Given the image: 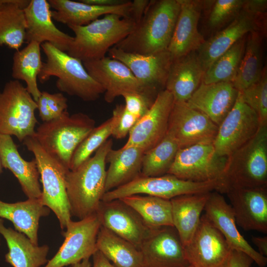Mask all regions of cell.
Returning <instances> with one entry per match:
<instances>
[{"mask_svg":"<svg viewBox=\"0 0 267 267\" xmlns=\"http://www.w3.org/2000/svg\"><path fill=\"white\" fill-rule=\"evenodd\" d=\"M180 10L179 0H151L133 30L114 47L149 55L167 50Z\"/></svg>","mask_w":267,"mask_h":267,"instance_id":"1","label":"cell"},{"mask_svg":"<svg viewBox=\"0 0 267 267\" xmlns=\"http://www.w3.org/2000/svg\"><path fill=\"white\" fill-rule=\"evenodd\" d=\"M112 144V139H108L93 156L66 173V192L71 214L79 220L96 213L105 193L106 158Z\"/></svg>","mask_w":267,"mask_h":267,"instance_id":"2","label":"cell"},{"mask_svg":"<svg viewBox=\"0 0 267 267\" xmlns=\"http://www.w3.org/2000/svg\"><path fill=\"white\" fill-rule=\"evenodd\" d=\"M41 47L46 57L38 77L41 83L47 81L52 76L56 77V87L58 90L85 101H95L104 93L102 87L89 74L81 60L48 42L42 44Z\"/></svg>","mask_w":267,"mask_h":267,"instance_id":"3","label":"cell"},{"mask_svg":"<svg viewBox=\"0 0 267 267\" xmlns=\"http://www.w3.org/2000/svg\"><path fill=\"white\" fill-rule=\"evenodd\" d=\"M135 25L130 18L109 14L86 25L68 26L75 36L67 53L82 62L103 58Z\"/></svg>","mask_w":267,"mask_h":267,"instance_id":"4","label":"cell"},{"mask_svg":"<svg viewBox=\"0 0 267 267\" xmlns=\"http://www.w3.org/2000/svg\"><path fill=\"white\" fill-rule=\"evenodd\" d=\"M95 125V121L86 114L70 115L66 111L57 118L43 122L34 136L47 153L69 170L74 151Z\"/></svg>","mask_w":267,"mask_h":267,"instance_id":"5","label":"cell"},{"mask_svg":"<svg viewBox=\"0 0 267 267\" xmlns=\"http://www.w3.org/2000/svg\"><path fill=\"white\" fill-rule=\"evenodd\" d=\"M222 180L225 192L229 187L267 186V125L227 157Z\"/></svg>","mask_w":267,"mask_h":267,"instance_id":"6","label":"cell"},{"mask_svg":"<svg viewBox=\"0 0 267 267\" xmlns=\"http://www.w3.org/2000/svg\"><path fill=\"white\" fill-rule=\"evenodd\" d=\"M23 142L36 161L42 184L41 202L55 214L61 228L65 229L72 220L66 187V175L69 170L47 153L34 136Z\"/></svg>","mask_w":267,"mask_h":267,"instance_id":"7","label":"cell"},{"mask_svg":"<svg viewBox=\"0 0 267 267\" xmlns=\"http://www.w3.org/2000/svg\"><path fill=\"white\" fill-rule=\"evenodd\" d=\"M223 187L221 179L206 182L185 180L167 174L158 177L140 175L132 181L104 193L101 201H109L134 195L145 194L171 200L189 194L222 192Z\"/></svg>","mask_w":267,"mask_h":267,"instance_id":"8","label":"cell"},{"mask_svg":"<svg viewBox=\"0 0 267 267\" xmlns=\"http://www.w3.org/2000/svg\"><path fill=\"white\" fill-rule=\"evenodd\" d=\"M36 102L18 80H10L0 91V134L20 142L35 134Z\"/></svg>","mask_w":267,"mask_h":267,"instance_id":"9","label":"cell"},{"mask_svg":"<svg viewBox=\"0 0 267 267\" xmlns=\"http://www.w3.org/2000/svg\"><path fill=\"white\" fill-rule=\"evenodd\" d=\"M227 159L213 142L196 144L178 149L168 174L194 182L222 179Z\"/></svg>","mask_w":267,"mask_h":267,"instance_id":"10","label":"cell"},{"mask_svg":"<svg viewBox=\"0 0 267 267\" xmlns=\"http://www.w3.org/2000/svg\"><path fill=\"white\" fill-rule=\"evenodd\" d=\"M101 226L96 214L78 221L71 220L62 232L63 244L44 267H64L89 259L98 250L96 241Z\"/></svg>","mask_w":267,"mask_h":267,"instance_id":"11","label":"cell"},{"mask_svg":"<svg viewBox=\"0 0 267 267\" xmlns=\"http://www.w3.org/2000/svg\"><path fill=\"white\" fill-rule=\"evenodd\" d=\"M260 127L256 113L243 100L241 93L218 127L213 142L218 154L227 157L251 139Z\"/></svg>","mask_w":267,"mask_h":267,"instance_id":"12","label":"cell"},{"mask_svg":"<svg viewBox=\"0 0 267 267\" xmlns=\"http://www.w3.org/2000/svg\"><path fill=\"white\" fill-rule=\"evenodd\" d=\"M109 57L118 59L131 70L143 91L155 97L165 89L173 58L167 50L149 55L125 52L114 46Z\"/></svg>","mask_w":267,"mask_h":267,"instance_id":"13","label":"cell"},{"mask_svg":"<svg viewBox=\"0 0 267 267\" xmlns=\"http://www.w3.org/2000/svg\"><path fill=\"white\" fill-rule=\"evenodd\" d=\"M218 130V126L202 112L186 102H174L167 133L175 140L179 148L213 142Z\"/></svg>","mask_w":267,"mask_h":267,"instance_id":"14","label":"cell"},{"mask_svg":"<svg viewBox=\"0 0 267 267\" xmlns=\"http://www.w3.org/2000/svg\"><path fill=\"white\" fill-rule=\"evenodd\" d=\"M184 249L189 265L193 267H222L232 250L205 214Z\"/></svg>","mask_w":267,"mask_h":267,"instance_id":"15","label":"cell"},{"mask_svg":"<svg viewBox=\"0 0 267 267\" xmlns=\"http://www.w3.org/2000/svg\"><path fill=\"white\" fill-rule=\"evenodd\" d=\"M265 15H257L243 9L224 29L218 31L196 51L205 71L220 56L234 44L253 31L266 32Z\"/></svg>","mask_w":267,"mask_h":267,"instance_id":"16","label":"cell"},{"mask_svg":"<svg viewBox=\"0 0 267 267\" xmlns=\"http://www.w3.org/2000/svg\"><path fill=\"white\" fill-rule=\"evenodd\" d=\"M174 102L173 96L167 89L159 92L149 110L129 133L124 146L137 147L145 153L160 142L167 134Z\"/></svg>","mask_w":267,"mask_h":267,"instance_id":"17","label":"cell"},{"mask_svg":"<svg viewBox=\"0 0 267 267\" xmlns=\"http://www.w3.org/2000/svg\"><path fill=\"white\" fill-rule=\"evenodd\" d=\"M143 267H181L189 265L184 246L175 228H153L139 248Z\"/></svg>","mask_w":267,"mask_h":267,"instance_id":"18","label":"cell"},{"mask_svg":"<svg viewBox=\"0 0 267 267\" xmlns=\"http://www.w3.org/2000/svg\"><path fill=\"white\" fill-rule=\"evenodd\" d=\"M101 226L139 248L153 228L121 199L101 201L96 212Z\"/></svg>","mask_w":267,"mask_h":267,"instance_id":"19","label":"cell"},{"mask_svg":"<svg viewBox=\"0 0 267 267\" xmlns=\"http://www.w3.org/2000/svg\"><path fill=\"white\" fill-rule=\"evenodd\" d=\"M83 63L89 74L104 89V100L107 103H112L127 92H143L129 68L118 59L105 56Z\"/></svg>","mask_w":267,"mask_h":267,"instance_id":"20","label":"cell"},{"mask_svg":"<svg viewBox=\"0 0 267 267\" xmlns=\"http://www.w3.org/2000/svg\"><path fill=\"white\" fill-rule=\"evenodd\" d=\"M225 193L230 202L237 225L245 230L267 233V186L229 187Z\"/></svg>","mask_w":267,"mask_h":267,"instance_id":"21","label":"cell"},{"mask_svg":"<svg viewBox=\"0 0 267 267\" xmlns=\"http://www.w3.org/2000/svg\"><path fill=\"white\" fill-rule=\"evenodd\" d=\"M204 211L206 217L222 234L232 249L246 254L259 267L267 265V258L255 250L239 231L230 205L219 192L210 193Z\"/></svg>","mask_w":267,"mask_h":267,"instance_id":"22","label":"cell"},{"mask_svg":"<svg viewBox=\"0 0 267 267\" xmlns=\"http://www.w3.org/2000/svg\"><path fill=\"white\" fill-rule=\"evenodd\" d=\"M179 12L167 48L173 60L197 51L205 41L198 29L204 1L179 0Z\"/></svg>","mask_w":267,"mask_h":267,"instance_id":"23","label":"cell"},{"mask_svg":"<svg viewBox=\"0 0 267 267\" xmlns=\"http://www.w3.org/2000/svg\"><path fill=\"white\" fill-rule=\"evenodd\" d=\"M27 23L25 42L40 44L48 42L63 51H67L74 37L58 29L52 21L50 5L46 0H30L24 9Z\"/></svg>","mask_w":267,"mask_h":267,"instance_id":"24","label":"cell"},{"mask_svg":"<svg viewBox=\"0 0 267 267\" xmlns=\"http://www.w3.org/2000/svg\"><path fill=\"white\" fill-rule=\"evenodd\" d=\"M238 94L231 82L210 84L202 82L186 103L219 127L233 107Z\"/></svg>","mask_w":267,"mask_h":267,"instance_id":"25","label":"cell"},{"mask_svg":"<svg viewBox=\"0 0 267 267\" xmlns=\"http://www.w3.org/2000/svg\"><path fill=\"white\" fill-rule=\"evenodd\" d=\"M204 73L196 51L174 59L165 89L175 102H186L201 84Z\"/></svg>","mask_w":267,"mask_h":267,"instance_id":"26","label":"cell"},{"mask_svg":"<svg viewBox=\"0 0 267 267\" xmlns=\"http://www.w3.org/2000/svg\"><path fill=\"white\" fill-rule=\"evenodd\" d=\"M0 156L3 168L10 170L28 198L39 199L42 189L35 159L30 161L20 155L11 136L0 134Z\"/></svg>","mask_w":267,"mask_h":267,"instance_id":"27","label":"cell"},{"mask_svg":"<svg viewBox=\"0 0 267 267\" xmlns=\"http://www.w3.org/2000/svg\"><path fill=\"white\" fill-rule=\"evenodd\" d=\"M54 9L51 11L52 19L68 26H84L109 14L129 18L131 0L115 6L102 7L70 0H48Z\"/></svg>","mask_w":267,"mask_h":267,"instance_id":"28","label":"cell"},{"mask_svg":"<svg viewBox=\"0 0 267 267\" xmlns=\"http://www.w3.org/2000/svg\"><path fill=\"white\" fill-rule=\"evenodd\" d=\"M211 192L182 195L170 200L173 226L183 246L197 229Z\"/></svg>","mask_w":267,"mask_h":267,"instance_id":"29","label":"cell"},{"mask_svg":"<svg viewBox=\"0 0 267 267\" xmlns=\"http://www.w3.org/2000/svg\"><path fill=\"white\" fill-rule=\"evenodd\" d=\"M144 151L135 146H123L108 152L106 162L109 164L106 172L105 192L132 181L141 175Z\"/></svg>","mask_w":267,"mask_h":267,"instance_id":"30","label":"cell"},{"mask_svg":"<svg viewBox=\"0 0 267 267\" xmlns=\"http://www.w3.org/2000/svg\"><path fill=\"white\" fill-rule=\"evenodd\" d=\"M50 211L43 205L40 198H28L13 203L0 200V218L10 221L15 230L25 235L37 245L40 219L48 216Z\"/></svg>","mask_w":267,"mask_h":267,"instance_id":"31","label":"cell"},{"mask_svg":"<svg viewBox=\"0 0 267 267\" xmlns=\"http://www.w3.org/2000/svg\"><path fill=\"white\" fill-rule=\"evenodd\" d=\"M0 234L5 240L8 252L5 262L13 267H40L46 264L49 251L47 245L34 244L25 235L11 227H6L0 218Z\"/></svg>","mask_w":267,"mask_h":267,"instance_id":"32","label":"cell"},{"mask_svg":"<svg viewBox=\"0 0 267 267\" xmlns=\"http://www.w3.org/2000/svg\"><path fill=\"white\" fill-rule=\"evenodd\" d=\"M266 32L253 31L246 38L245 50L236 75L234 87L242 91L261 79L263 67V39Z\"/></svg>","mask_w":267,"mask_h":267,"instance_id":"33","label":"cell"},{"mask_svg":"<svg viewBox=\"0 0 267 267\" xmlns=\"http://www.w3.org/2000/svg\"><path fill=\"white\" fill-rule=\"evenodd\" d=\"M29 0H5L0 10V46L19 50L25 42L27 23L24 8Z\"/></svg>","mask_w":267,"mask_h":267,"instance_id":"34","label":"cell"},{"mask_svg":"<svg viewBox=\"0 0 267 267\" xmlns=\"http://www.w3.org/2000/svg\"><path fill=\"white\" fill-rule=\"evenodd\" d=\"M96 245L115 267H143L139 249L103 226L99 231Z\"/></svg>","mask_w":267,"mask_h":267,"instance_id":"35","label":"cell"},{"mask_svg":"<svg viewBox=\"0 0 267 267\" xmlns=\"http://www.w3.org/2000/svg\"><path fill=\"white\" fill-rule=\"evenodd\" d=\"M12 77L15 80H22L26 89L36 102L42 92L38 86V77L41 70V44L31 42L22 49L16 51L13 56Z\"/></svg>","mask_w":267,"mask_h":267,"instance_id":"36","label":"cell"},{"mask_svg":"<svg viewBox=\"0 0 267 267\" xmlns=\"http://www.w3.org/2000/svg\"><path fill=\"white\" fill-rule=\"evenodd\" d=\"M120 199L133 209L149 227L173 226L170 200L140 195Z\"/></svg>","mask_w":267,"mask_h":267,"instance_id":"37","label":"cell"},{"mask_svg":"<svg viewBox=\"0 0 267 267\" xmlns=\"http://www.w3.org/2000/svg\"><path fill=\"white\" fill-rule=\"evenodd\" d=\"M246 36L238 41L211 64L205 71L202 83L205 84L232 83L244 54Z\"/></svg>","mask_w":267,"mask_h":267,"instance_id":"38","label":"cell"},{"mask_svg":"<svg viewBox=\"0 0 267 267\" xmlns=\"http://www.w3.org/2000/svg\"><path fill=\"white\" fill-rule=\"evenodd\" d=\"M179 149L175 140L167 133L160 142L144 153L141 175L158 177L168 174Z\"/></svg>","mask_w":267,"mask_h":267,"instance_id":"39","label":"cell"},{"mask_svg":"<svg viewBox=\"0 0 267 267\" xmlns=\"http://www.w3.org/2000/svg\"><path fill=\"white\" fill-rule=\"evenodd\" d=\"M244 1L245 0H204L203 9L208 10V28L219 31L224 25H228L242 11Z\"/></svg>","mask_w":267,"mask_h":267,"instance_id":"40","label":"cell"},{"mask_svg":"<svg viewBox=\"0 0 267 267\" xmlns=\"http://www.w3.org/2000/svg\"><path fill=\"white\" fill-rule=\"evenodd\" d=\"M112 128V117L98 126L95 127L74 151L71 160L69 170L75 169L90 157L92 154L111 136Z\"/></svg>","mask_w":267,"mask_h":267,"instance_id":"41","label":"cell"},{"mask_svg":"<svg viewBox=\"0 0 267 267\" xmlns=\"http://www.w3.org/2000/svg\"><path fill=\"white\" fill-rule=\"evenodd\" d=\"M244 101L257 114L260 126L267 125V71L264 66L260 80L242 91Z\"/></svg>","mask_w":267,"mask_h":267,"instance_id":"42","label":"cell"},{"mask_svg":"<svg viewBox=\"0 0 267 267\" xmlns=\"http://www.w3.org/2000/svg\"><path fill=\"white\" fill-rule=\"evenodd\" d=\"M112 135L116 139H122L129 134L138 118L130 113L124 104H117L113 110Z\"/></svg>","mask_w":267,"mask_h":267,"instance_id":"43","label":"cell"},{"mask_svg":"<svg viewBox=\"0 0 267 267\" xmlns=\"http://www.w3.org/2000/svg\"><path fill=\"white\" fill-rule=\"evenodd\" d=\"M122 96L124 98L126 109L139 119L148 112L156 98L137 91L127 92Z\"/></svg>","mask_w":267,"mask_h":267,"instance_id":"44","label":"cell"},{"mask_svg":"<svg viewBox=\"0 0 267 267\" xmlns=\"http://www.w3.org/2000/svg\"><path fill=\"white\" fill-rule=\"evenodd\" d=\"M46 95L47 104L53 119L60 117L67 111V99L61 92L50 93L47 92Z\"/></svg>","mask_w":267,"mask_h":267,"instance_id":"45","label":"cell"},{"mask_svg":"<svg viewBox=\"0 0 267 267\" xmlns=\"http://www.w3.org/2000/svg\"><path fill=\"white\" fill-rule=\"evenodd\" d=\"M253 262L246 254L232 249L222 267H251Z\"/></svg>","mask_w":267,"mask_h":267,"instance_id":"46","label":"cell"},{"mask_svg":"<svg viewBox=\"0 0 267 267\" xmlns=\"http://www.w3.org/2000/svg\"><path fill=\"white\" fill-rule=\"evenodd\" d=\"M149 1V0L131 1L129 18L133 20L137 24L142 18Z\"/></svg>","mask_w":267,"mask_h":267,"instance_id":"47","label":"cell"},{"mask_svg":"<svg viewBox=\"0 0 267 267\" xmlns=\"http://www.w3.org/2000/svg\"><path fill=\"white\" fill-rule=\"evenodd\" d=\"M46 93L47 91H42L41 96L36 101L39 116L43 122H47L53 119L47 104Z\"/></svg>","mask_w":267,"mask_h":267,"instance_id":"48","label":"cell"},{"mask_svg":"<svg viewBox=\"0 0 267 267\" xmlns=\"http://www.w3.org/2000/svg\"><path fill=\"white\" fill-rule=\"evenodd\" d=\"M267 8V0H245L243 9L257 15H265Z\"/></svg>","mask_w":267,"mask_h":267,"instance_id":"49","label":"cell"},{"mask_svg":"<svg viewBox=\"0 0 267 267\" xmlns=\"http://www.w3.org/2000/svg\"><path fill=\"white\" fill-rule=\"evenodd\" d=\"M82 2L87 4L102 6L112 7L120 5L126 3L127 0H81Z\"/></svg>","mask_w":267,"mask_h":267,"instance_id":"50","label":"cell"},{"mask_svg":"<svg viewBox=\"0 0 267 267\" xmlns=\"http://www.w3.org/2000/svg\"><path fill=\"white\" fill-rule=\"evenodd\" d=\"M92 267H115L114 265L99 250L92 256Z\"/></svg>","mask_w":267,"mask_h":267,"instance_id":"51","label":"cell"},{"mask_svg":"<svg viewBox=\"0 0 267 267\" xmlns=\"http://www.w3.org/2000/svg\"><path fill=\"white\" fill-rule=\"evenodd\" d=\"M252 241L258 248V252L263 256H267V236H253Z\"/></svg>","mask_w":267,"mask_h":267,"instance_id":"52","label":"cell"},{"mask_svg":"<svg viewBox=\"0 0 267 267\" xmlns=\"http://www.w3.org/2000/svg\"><path fill=\"white\" fill-rule=\"evenodd\" d=\"M89 259H84L80 263L72 265V267H91V264Z\"/></svg>","mask_w":267,"mask_h":267,"instance_id":"53","label":"cell"},{"mask_svg":"<svg viewBox=\"0 0 267 267\" xmlns=\"http://www.w3.org/2000/svg\"><path fill=\"white\" fill-rule=\"evenodd\" d=\"M2 171H3V167L1 164V159H0V174H1L2 173Z\"/></svg>","mask_w":267,"mask_h":267,"instance_id":"54","label":"cell"},{"mask_svg":"<svg viewBox=\"0 0 267 267\" xmlns=\"http://www.w3.org/2000/svg\"><path fill=\"white\" fill-rule=\"evenodd\" d=\"M5 2V0H0V10L2 7V6L3 5V4H4Z\"/></svg>","mask_w":267,"mask_h":267,"instance_id":"55","label":"cell"},{"mask_svg":"<svg viewBox=\"0 0 267 267\" xmlns=\"http://www.w3.org/2000/svg\"><path fill=\"white\" fill-rule=\"evenodd\" d=\"M192 267V266L189 265L184 266V267Z\"/></svg>","mask_w":267,"mask_h":267,"instance_id":"56","label":"cell"},{"mask_svg":"<svg viewBox=\"0 0 267 267\" xmlns=\"http://www.w3.org/2000/svg\"></svg>","mask_w":267,"mask_h":267,"instance_id":"57","label":"cell"}]
</instances>
